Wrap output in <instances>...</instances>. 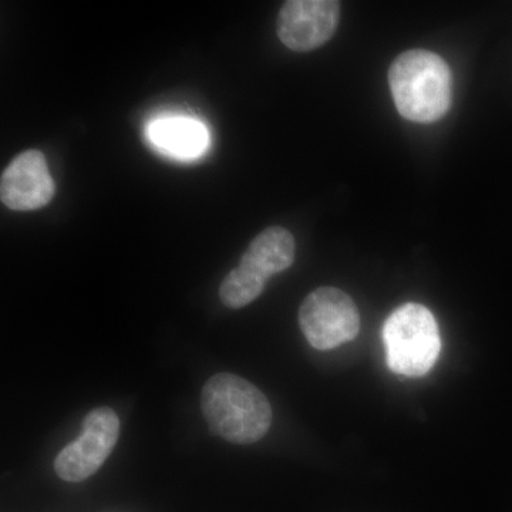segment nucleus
<instances>
[{"instance_id": "nucleus-5", "label": "nucleus", "mask_w": 512, "mask_h": 512, "mask_svg": "<svg viewBox=\"0 0 512 512\" xmlns=\"http://www.w3.org/2000/svg\"><path fill=\"white\" fill-rule=\"evenodd\" d=\"M120 419L109 407H99L83 420L82 436L67 444L55 460L57 476L69 483L92 477L119 440Z\"/></svg>"}, {"instance_id": "nucleus-8", "label": "nucleus", "mask_w": 512, "mask_h": 512, "mask_svg": "<svg viewBox=\"0 0 512 512\" xmlns=\"http://www.w3.org/2000/svg\"><path fill=\"white\" fill-rule=\"evenodd\" d=\"M146 134L158 151L178 160H194L210 146L207 127L188 117H158L148 124Z\"/></svg>"}, {"instance_id": "nucleus-9", "label": "nucleus", "mask_w": 512, "mask_h": 512, "mask_svg": "<svg viewBox=\"0 0 512 512\" xmlns=\"http://www.w3.org/2000/svg\"><path fill=\"white\" fill-rule=\"evenodd\" d=\"M293 261L295 239L291 232L282 227H271L249 244L238 266L266 284L271 276L291 268Z\"/></svg>"}, {"instance_id": "nucleus-4", "label": "nucleus", "mask_w": 512, "mask_h": 512, "mask_svg": "<svg viewBox=\"0 0 512 512\" xmlns=\"http://www.w3.org/2000/svg\"><path fill=\"white\" fill-rule=\"evenodd\" d=\"M299 325L312 348L332 350L356 338L360 315L348 293L326 286L306 296L299 309Z\"/></svg>"}, {"instance_id": "nucleus-3", "label": "nucleus", "mask_w": 512, "mask_h": 512, "mask_svg": "<svg viewBox=\"0 0 512 512\" xmlns=\"http://www.w3.org/2000/svg\"><path fill=\"white\" fill-rule=\"evenodd\" d=\"M382 336L387 366L397 375L426 376L439 359V326L433 313L419 303L397 308L384 322Z\"/></svg>"}, {"instance_id": "nucleus-2", "label": "nucleus", "mask_w": 512, "mask_h": 512, "mask_svg": "<svg viewBox=\"0 0 512 512\" xmlns=\"http://www.w3.org/2000/svg\"><path fill=\"white\" fill-rule=\"evenodd\" d=\"M453 79L443 57L427 50H409L394 60L389 84L404 119L434 123L450 109Z\"/></svg>"}, {"instance_id": "nucleus-7", "label": "nucleus", "mask_w": 512, "mask_h": 512, "mask_svg": "<svg viewBox=\"0 0 512 512\" xmlns=\"http://www.w3.org/2000/svg\"><path fill=\"white\" fill-rule=\"evenodd\" d=\"M55 195V181L40 151L19 154L0 178V200L13 211H35Z\"/></svg>"}, {"instance_id": "nucleus-10", "label": "nucleus", "mask_w": 512, "mask_h": 512, "mask_svg": "<svg viewBox=\"0 0 512 512\" xmlns=\"http://www.w3.org/2000/svg\"><path fill=\"white\" fill-rule=\"evenodd\" d=\"M265 285L264 281L237 266L222 281L220 298L228 308L241 309L259 298L264 292Z\"/></svg>"}, {"instance_id": "nucleus-1", "label": "nucleus", "mask_w": 512, "mask_h": 512, "mask_svg": "<svg viewBox=\"0 0 512 512\" xmlns=\"http://www.w3.org/2000/svg\"><path fill=\"white\" fill-rule=\"evenodd\" d=\"M201 409L212 433L234 444L256 443L272 423L265 394L232 373H218L204 384Z\"/></svg>"}, {"instance_id": "nucleus-6", "label": "nucleus", "mask_w": 512, "mask_h": 512, "mask_svg": "<svg viewBox=\"0 0 512 512\" xmlns=\"http://www.w3.org/2000/svg\"><path fill=\"white\" fill-rule=\"evenodd\" d=\"M339 13L333 0H289L279 13V39L295 52L318 49L335 35Z\"/></svg>"}]
</instances>
